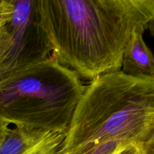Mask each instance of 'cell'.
Returning <instances> with one entry per match:
<instances>
[{
	"instance_id": "52a82bcc",
	"label": "cell",
	"mask_w": 154,
	"mask_h": 154,
	"mask_svg": "<svg viewBox=\"0 0 154 154\" xmlns=\"http://www.w3.org/2000/svg\"><path fill=\"white\" fill-rule=\"evenodd\" d=\"M138 144L145 154H154V125L144 141Z\"/></svg>"
},
{
	"instance_id": "9c48e42d",
	"label": "cell",
	"mask_w": 154,
	"mask_h": 154,
	"mask_svg": "<svg viewBox=\"0 0 154 154\" xmlns=\"http://www.w3.org/2000/svg\"><path fill=\"white\" fill-rule=\"evenodd\" d=\"M8 126L9 125L6 124V123L0 122V143H1L2 140L3 136L5 135V130L8 127Z\"/></svg>"
},
{
	"instance_id": "ba28073f",
	"label": "cell",
	"mask_w": 154,
	"mask_h": 154,
	"mask_svg": "<svg viewBox=\"0 0 154 154\" xmlns=\"http://www.w3.org/2000/svg\"><path fill=\"white\" fill-rule=\"evenodd\" d=\"M9 11V3L8 0H3L2 3L0 5V29L3 22L5 20L6 17L8 16V14Z\"/></svg>"
},
{
	"instance_id": "6da1fadb",
	"label": "cell",
	"mask_w": 154,
	"mask_h": 154,
	"mask_svg": "<svg viewBox=\"0 0 154 154\" xmlns=\"http://www.w3.org/2000/svg\"><path fill=\"white\" fill-rule=\"evenodd\" d=\"M52 57L93 81L122 69L132 32L154 23V0H38Z\"/></svg>"
},
{
	"instance_id": "8992f818",
	"label": "cell",
	"mask_w": 154,
	"mask_h": 154,
	"mask_svg": "<svg viewBox=\"0 0 154 154\" xmlns=\"http://www.w3.org/2000/svg\"><path fill=\"white\" fill-rule=\"evenodd\" d=\"M145 30L132 32L123 52L122 72L134 78L154 79V56L143 38Z\"/></svg>"
},
{
	"instance_id": "30bf717a",
	"label": "cell",
	"mask_w": 154,
	"mask_h": 154,
	"mask_svg": "<svg viewBox=\"0 0 154 154\" xmlns=\"http://www.w3.org/2000/svg\"><path fill=\"white\" fill-rule=\"evenodd\" d=\"M149 29H150V34L152 35V36H153L154 38V23H151L150 25V26H149Z\"/></svg>"
},
{
	"instance_id": "277c9868",
	"label": "cell",
	"mask_w": 154,
	"mask_h": 154,
	"mask_svg": "<svg viewBox=\"0 0 154 154\" xmlns=\"http://www.w3.org/2000/svg\"><path fill=\"white\" fill-rule=\"evenodd\" d=\"M8 3V14L0 29V80L52 57L51 42L40 23L38 0Z\"/></svg>"
},
{
	"instance_id": "5b68a950",
	"label": "cell",
	"mask_w": 154,
	"mask_h": 154,
	"mask_svg": "<svg viewBox=\"0 0 154 154\" xmlns=\"http://www.w3.org/2000/svg\"><path fill=\"white\" fill-rule=\"evenodd\" d=\"M66 134L15 126L7 128L0 154H60Z\"/></svg>"
},
{
	"instance_id": "7a4b0ae2",
	"label": "cell",
	"mask_w": 154,
	"mask_h": 154,
	"mask_svg": "<svg viewBox=\"0 0 154 154\" xmlns=\"http://www.w3.org/2000/svg\"><path fill=\"white\" fill-rule=\"evenodd\" d=\"M153 125L154 79L105 74L85 87L60 154L109 141L141 144Z\"/></svg>"
},
{
	"instance_id": "3957f363",
	"label": "cell",
	"mask_w": 154,
	"mask_h": 154,
	"mask_svg": "<svg viewBox=\"0 0 154 154\" xmlns=\"http://www.w3.org/2000/svg\"><path fill=\"white\" fill-rule=\"evenodd\" d=\"M85 87L53 57L0 80V122L66 134Z\"/></svg>"
},
{
	"instance_id": "8fae6325",
	"label": "cell",
	"mask_w": 154,
	"mask_h": 154,
	"mask_svg": "<svg viewBox=\"0 0 154 154\" xmlns=\"http://www.w3.org/2000/svg\"><path fill=\"white\" fill-rule=\"evenodd\" d=\"M2 1H3V0H0V5H1L2 3Z\"/></svg>"
}]
</instances>
